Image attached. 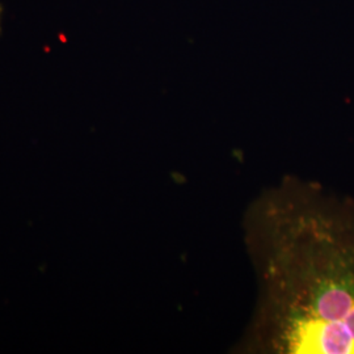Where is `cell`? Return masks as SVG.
I'll use <instances>...</instances> for the list:
<instances>
[{
  "instance_id": "cell-1",
  "label": "cell",
  "mask_w": 354,
  "mask_h": 354,
  "mask_svg": "<svg viewBox=\"0 0 354 354\" xmlns=\"http://www.w3.org/2000/svg\"><path fill=\"white\" fill-rule=\"evenodd\" d=\"M254 279L241 354H354V203L282 177L247 205Z\"/></svg>"
},
{
  "instance_id": "cell-2",
  "label": "cell",
  "mask_w": 354,
  "mask_h": 354,
  "mask_svg": "<svg viewBox=\"0 0 354 354\" xmlns=\"http://www.w3.org/2000/svg\"><path fill=\"white\" fill-rule=\"evenodd\" d=\"M3 11H4V7H3V4L0 3V35H1V16H3Z\"/></svg>"
}]
</instances>
